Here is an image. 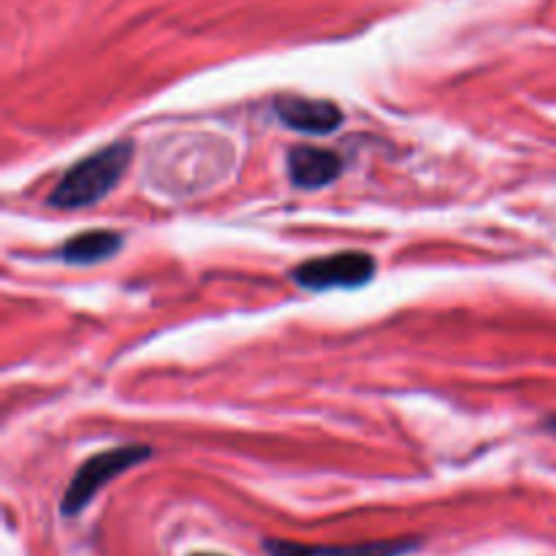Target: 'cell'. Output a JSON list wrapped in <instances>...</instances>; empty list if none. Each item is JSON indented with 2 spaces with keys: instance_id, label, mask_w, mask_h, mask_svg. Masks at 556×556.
I'll return each instance as SVG.
<instances>
[{
  "instance_id": "cell-1",
  "label": "cell",
  "mask_w": 556,
  "mask_h": 556,
  "mask_svg": "<svg viewBox=\"0 0 556 556\" xmlns=\"http://www.w3.org/2000/svg\"><path fill=\"white\" fill-rule=\"evenodd\" d=\"M130 157H134V144L130 141H114V144L101 147L92 155L81 157L54 185V190L49 193V206L74 212L98 204L125 177Z\"/></svg>"
},
{
  "instance_id": "cell-2",
  "label": "cell",
  "mask_w": 556,
  "mask_h": 556,
  "mask_svg": "<svg viewBox=\"0 0 556 556\" xmlns=\"http://www.w3.org/2000/svg\"><path fill=\"white\" fill-rule=\"evenodd\" d=\"M152 456L150 445H119V448L101 451V454L90 456L85 465L76 470V476L71 478L68 489L63 494V516H76L87 508V505L96 500V494L106 486L109 481L123 476L130 467L141 465Z\"/></svg>"
},
{
  "instance_id": "cell-3",
  "label": "cell",
  "mask_w": 556,
  "mask_h": 556,
  "mask_svg": "<svg viewBox=\"0 0 556 556\" xmlns=\"http://www.w3.org/2000/svg\"><path fill=\"white\" fill-rule=\"evenodd\" d=\"M375 258L362 250L326 255L299 264L291 271V280L307 291H331V288H362L375 277Z\"/></svg>"
},
{
  "instance_id": "cell-4",
  "label": "cell",
  "mask_w": 556,
  "mask_h": 556,
  "mask_svg": "<svg viewBox=\"0 0 556 556\" xmlns=\"http://www.w3.org/2000/svg\"><path fill=\"white\" fill-rule=\"evenodd\" d=\"M277 117L282 119V125H288L291 130L309 136H324L331 134L342 125V109L334 101H326V98H304V96H282L275 101Z\"/></svg>"
},
{
  "instance_id": "cell-5",
  "label": "cell",
  "mask_w": 556,
  "mask_h": 556,
  "mask_svg": "<svg viewBox=\"0 0 556 556\" xmlns=\"http://www.w3.org/2000/svg\"><path fill=\"white\" fill-rule=\"evenodd\" d=\"M342 172H345V161L326 147L302 144L288 152V177L302 190L326 188V185L337 182Z\"/></svg>"
},
{
  "instance_id": "cell-6",
  "label": "cell",
  "mask_w": 556,
  "mask_h": 556,
  "mask_svg": "<svg viewBox=\"0 0 556 556\" xmlns=\"http://www.w3.org/2000/svg\"><path fill=\"white\" fill-rule=\"evenodd\" d=\"M418 538H396V541L353 543V546H309L293 541H266L264 548L271 556H405L416 552Z\"/></svg>"
},
{
  "instance_id": "cell-7",
  "label": "cell",
  "mask_w": 556,
  "mask_h": 556,
  "mask_svg": "<svg viewBox=\"0 0 556 556\" xmlns=\"http://www.w3.org/2000/svg\"><path fill=\"white\" fill-rule=\"evenodd\" d=\"M123 233L109 231V228H90V231H81L76 237H71L60 248V258L74 266H92L114 258L123 250Z\"/></svg>"
},
{
  "instance_id": "cell-8",
  "label": "cell",
  "mask_w": 556,
  "mask_h": 556,
  "mask_svg": "<svg viewBox=\"0 0 556 556\" xmlns=\"http://www.w3.org/2000/svg\"><path fill=\"white\" fill-rule=\"evenodd\" d=\"M190 556H223V554H190Z\"/></svg>"
}]
</instances>
